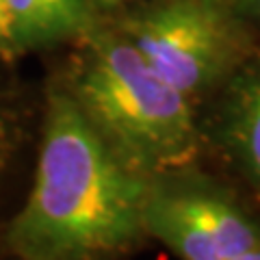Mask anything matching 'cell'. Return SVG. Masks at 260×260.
<instances>
[{
  "instance_id": "obj_4",
  "label": "cell",
  "mask_w": 260,
  "mask_h": 260,
  "mask_svg": "<svg viewBox=\"0 0 260 260\" xmlns=\"http://www.w3.org/2000/svg\"><path fill=\"white\" fill-rule=\"evenodd\" d=\"M143 230L180 260H230L260 243V219L189 167L150 178Z\"/></svg>"
},
{
  "instance_id": "obj_11",
  "label": "cell",
  "mask_w": 260,
  "mask_h": 260,
  "mask_svg": "<svg viewBox=\"0 0 260 260\" xmlns=\"http://www.w3.org/2000/svg\"><path fill=\"white\" fill-rule=\"evenodd\" d=\"M102 5H117V3H124V0H100Z\"/></svg>"
},
{
  "instance_id": "obj_7",
  "label": "cell",
  "mask_w": 260,
  "mask_h": 260,
  "mask_svg": "<svg viewBox=\"0 0 260 260\" xmlns=\"http://www.w3.org/2000/svg\"><path fill=\"white\" fill-rule=\"evenodd\" d=\"M13 46V32H11V18H9V7L7 0H0V50Z\"/></svg>"
},
{
  "instance_id": "obj_3",
  "label": "cell",
  "mask_w": 260,
  "mask_h": 260,
  "mask_svg": "<svg viewBox=\"0 0 260 260\" xmlns=\"http://www.w3.org/2000/svg\"><path fill=\"white\" fill-rule=\"evenodd\" d=\"M121 35L186 98L221 83L241 56L239 28L221 0H160L133 15Z\"/></svg>"
},
{
  "instance_id": "obj_1",
  "label": "cell",
  "mask_w": 260,
  "mask_h": 260,
  "mask_svg": "<svg viewBox=\"0 0 260 260\" xmlns=\"http://www.w3.org/2000/svg\"><path fill=\"white\" fill-rule=\"evenodd\" d=\"M150 178L119 160L70 91L48 98L30 191L3 230L13 260H115L145 237Z\"/></svg>"
},
{
  "instance_id": "obj_9",
  "label": "cell",
  "mask_w": 260,
  "mask_h": 260,
  "mask_svg": "<svg viewBox=\"0 0 260 260\" xmlns=\"http://www.w3.org/2000/svg\"><path fill=\"white\" fill-rule=\"evenodd\" d=\"M241 11H245L251 18L260 20V0H234Z\"/></svg>"
},
{
  "instance_id": "obj_10",
  "label": "cell",
  "mask_w": 260,
  "mask_h": 260,
  "mask_svg": "<svg viewBox=\"0 0 260 260\" xmlns=\"http://www.w3.org/2000/svg\"><path fill=\"white\" fill-rule=\"evenodd\" d=\"M230 260H260V243H256L254 247L245 249V251H243V254L234 256V258H230Z\"/></svg>"
},
{
  "instance_id": "obj_6",
  "label": "cell",
  "mask_w": 260,
  "mask_h": 260,
  "mask_svg": "<svg viewBox=\"0 0 260 260\" xmlns=\"http://www.w3.org/2000/svg\"><path fill=\"white\" fill-rule=\"evenodd\" d=\"M50 3L56 7V11L72 24V28L76 30V35L89 26L87 0H50Z\"/></svg>"
},
{
  "instance_id": "obj_5",
  "label": "cell",
  "mask_w": 260,
  "mask_h": 260,
  "mask_svg": "<svg viewBox=\"0 0 260 260\" xmlns=\"http://www.w3.org/2000/svg\"><path fill=\"white\" fill-rule=\"evenodd\" d=\"M219 141L230 165L260 195V65L232 87L223 107Z\"/></svg>"
},
{
  "instance_id": "obj_8",
  "label": "cell",
  "mask_w": 260,
  "mask_h": 260,
  "mask_svg": "<svg viewBox=\"0 0 260 260\" xmlns=\"http://www.w3.org/2000/svg\"><path fill=\"white\" fill-rule=\"evenodd\" d=\"M7 154H9V130L0 121V174L7 165Z\"/></svg>"
},
{
  "instance_id": "obj_2",
  "label": "cell",
  "mask_w": 260,
  "mask_h": 260,
  "mask_svg": "<svg viewBox=\"0 0 260 260\" xmlns=\"http://www.w3.org/2000/svg\"><path fill=\"white\" fill-rule=\"evenodd\" d=\"M70 93L137 174L152 178L184 169L198 154L191 98L160 78L121 32L93 37Z\"/></svg>"
}]
</instances>
